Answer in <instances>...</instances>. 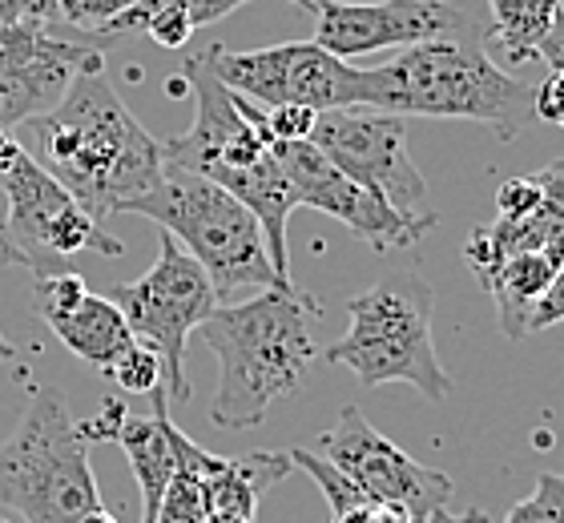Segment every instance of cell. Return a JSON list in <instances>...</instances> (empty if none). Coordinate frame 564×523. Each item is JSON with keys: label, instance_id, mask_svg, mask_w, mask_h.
<instances>
[{"label": "cell", "instance_id": "f546056e", "mask_svg": "<svg viewBox=\"0 0 564 523\" xmlns=\"http://www.w3.org/2000/svg\"><path fill=\"white\" fill-rule=\"evenodd\" d=\"M21 17L33 24L61 21V0H21Z\"/></svg>", "mask_w": 564, "mask_h": 523}, {"label": "cell", "instance_id": "6da1fadb", "mask_svg": "<svg viewBox=\"0 0 564 523\" xmlns=\"http://www.w3.org/2000/svg\"><path fill=\"white\" fill-rule=\"evenodd\" d=\"M33 129L36 162L69 189L97 221L130 214L165 174V150L130 113L101 57L85 65L48 113L24 121Z\"/></svg>", "mask_w": 564, "mask_h": 523}, {"label": "cell", "instance_id": "d6a6232c", "mask_svg": "<svg viewBox=\"0 0 564 523\" xmlns=\"http://www.w3.org/2000/svg\"><path fill=\"white\" fill-rule=\"evenodd\" d=\"M17 21H24L21 0H0V29H4V24H17Z\"/></svg>", "mask_w": 564, "mask_h": 523}, {"label": "cell", "instance_id": "5b68a950", "mask_svg": "<svg viewBox=\"0 0 564 523\" xmlns=\"http://www.w3.org/2000/svg\"><path fill=\"white\" fill-rule=\"evenodd\" d=\"M130 214L158 221V230L170 233L206 270L218 303H230L238 291L294 286L279 279L271 250H267V233L250 206L189 170L165 162L162 182L145 198L133 201Z\"/></svg>", "mask_w": 564, "mask_h": 523}, {"label": "cell", "instance_id": "cb8c5ba5", "mask_svg": "<svg viewBox=\"0 0 564 523\" xmlns=\"http://www.w3.org/2000/svg\"><path fill=\"white\" fill-rule=\"evenodd\" d=\"M505 523H564V476H536L529 500H520Z\"/></svg>", "mask_w": 564, "mask_h": 523}, {"label": "cell", "instance_id": "9a60e30c", "mask_svg": "<svg viewBox=\"0 0 564 523\" xmlns=\"http://www.w3.org/2000/svg\"><path fill=\"white\" fill-rule=\"evenodd\" d=\"M315 12V45L339 61L408 48L432 36L468 29V12L447 0H311Z\"/></svg>", "mask_w": 564, "mask_h": 523}, {"label": "cell", "instance_id": "4316f807", "mask_svg": "<svg viewBox=\"0 0 564 523\" xmlns=\"http://www.w3.org/2000/svg\"><path fill=\"white\" fill-rule=\"evenodd\" d=\"M532 113H536V121L564 126V73H549V77L532 89Z\"/></svg>", "mask_w": 564, "mask_h": 523}, {"label": "cell", "instance_id": "30bf717a", "mask_svg": "<svg viewBox=\"0 0 564 523\" xmlns=\"http://www.w3.org/2000/svg\"><path fill=\"white\" fill-rule=\"evenodd\" d=\"M214 73L230 94L271 109L303 105L315 113L359 105V65H347L315 41H286L271 48L230 53L214 45Z\"/></svg>", "mask_w": 564, "mask_h": 523}, {"label": "cell", "instance_id": "1f68e13d", "mask_svg": "<svg viewBox=\"0 0 564 523\" xmlns=\"http://www.w3.org/2000/svg\"><path fill=\"white\" fill-rule=\"evenodd\" d=\"M24 153V145L17 138H12L9 129H0V177L9 174L12 165H17V157Z\"/></svg>", "mask_w": 564, "mask_h": 523}, {"label": "cell", "instance_id": "3957f363", "mask_svg": "<svg viewBox=\"0 0 564 523\" xmlns=\"http://www.w3.org/2000/svg\"><path fill=\"white\" fill-rule=\"evenodd\" d=\"M359 105L400 117L476 121L500 141H517L536 121L532 89L484 53L476 24L408 45L383 65L364 69Z\"/></svg>", "mask_w": 564, "mask_h": 523}, {"label": "cell", "instance_id": "d590c367", "mask_svg": "<svg viewBox=\"0 0 564 523\" xmlns=\"http://www.w3.org/2000/svg\"><path fill=\"white\" fill-rule=\"evenodd\" d=\"M291 4H303V9H311V0H291Z\"/></svg>", "mask_w": 564, "mask_h": 523}, {"label": "cell", "instance_id": "f1b7e54d", "mask_svg": "<svg viewBox=\"0 0 564 523\" xmlns=\"http://www.w3.org/2000/svg\"><path fill=\"white\" fill-rule=\"evenodd\" d=\"M536 61H544L549 65V73H564V9L556 12L553 29L541 36V45H536V53H532Z\"/></svg>", "mask_w": 564, "mask_h": 523}, {"label": "cell", "instance_id": "ba28073f", "mask_svg": "<svg viewBox=\"0 0 564 523\" xmlns=\"http://www.w3.org/2000/svg\"><path fill=\"white\" fill-rule=\"evenodd\" d=\"M109 298L121 310V318L130 323L133 338L162 355L170 399L186 403V342L218 306V294H214L206 270L162 230L158 262L141 279L118 282Z\"/></svg>", "mask_w": 564, "mask_h": 523}, {"label": "cell", "instance_id": "4fadbf2b", "mask_svg": "<svg viewBox=\"0 0 564 523\" xmlns=\"http://www.w3.org/2000/svg\"><path fill=\"white\" fill-rule=\"evenodd\" d=\"M274 157L299 194V206H311L327 218L343 221L359 242H367L379 254L415 246L435 226V214H403L379 189L343 174L339 165L327 162L311 141H274Z\"/></svg>", "mask_w": 564, "mask_h": 523}, {"label": "cell", "instance_id": "d6986e66", "mask_svg": "<svg viewBox=\"0 0 564 523\" xmlns=\"http://www.w3.org/2000/svg\"><path fill=\"white\" fill-rule=\"evenodd\" d=\"M45 326L77 355V359L97 367V371H109V367L138 342L130 323H126L121 310L113 306V298H109V294H94V291L85 294L77 306H69L65 314L45 318Z\"/></svg>", "mask_w": 564, "mask_h": 523}, {"label": "cell", "instance_id": "7402d4cb", "mask_svg": "<svg viewBox=\"0 0 564 523\" xmlns=\"http://www.w3.org/2000/svg\"><path fill=\"white\" fill-rule=\"evenodd\" d=\"M109 379L121 386V391H130V395H150L158 386H165V367H162V355L145 342H133L126 355H121L113 367H109Z\"/></svg>", "mask_w": 564, "mask_h": 523}, {"label": "cell", "instance_id": "e0dca14e", "mask_svg": "<svg viewBox=\"0 0 564 523\" xmlns=\"http://www.w3.org/2000/svg\"><path fill=\"white\" fill-rule=\"evenodd\" d=\"M150 399H153V415L121 411L113 431H109V439L118 443L121 451H126V459H130L133 479H138L141 488V503H145L141 523L153 520L165 488H170V479L177 476V443H174L177 427L174 418H170V391L158 386V391H150Z\"/></svg>", "mask_w": 564, "mask_h": 523}, {"label": "cell", "instance_id": "2e32d148", "mask_svg": "<svg viewBox=\"0 0 564 523\" xmlns=\"http://www.w3.org/2000/svg\"><path fill=\"white\" fill-rule=\"evenodd\" d=\"M541 182V206L517 221L496 218L492 226H480L464 242V258L471 262L476 279L492 274L500 262L524 250H544V254L564 258V157L549 162L536 174Z\"/></svg>", "mask_w": 564, "mask_h": 523}, {"label": "cell", "instance_id": "9c48e42d", "mask_svg": "<svg viewBox=\"0 0 564 523\" xmlns=\"http://www.w3.org/2000/svg\"><path fill=\"white\" fill-rule=\"evenodd\" d=\"M9 198V238L33 279L73 270L69 262L85 250L101 258H121L126 246L24 150L9 174L0 177Z\"/></svg>", "mask_w": 564, "mask_h": 523}, {"label": "cell", "instance_id": "5bb4252c", "mask_svg": "<svg viewBox=\"0 0 564 523\" xmlns=\"http://www.w3.org/2000/svg\"><path fill=\"white\" fill-rule=\"evenodd\" d=\"M97 33L57 36L48 24L17 21L0 29V129H17L48 113L65 97L73 77L101 57Z\"/></svg>", "mask_w": 564, "mask_h": 523}, {"label": "cell", "instance_id": "8fae6325", "mask_svg": "<svg viewBox=\"0 0 564 523\" xmlns=\"http://www.w3.org/2000/svg\"><path fill=\"white\" fill-rule=\"evenodd\" d=\"M315 145L327 162H335L347 177L379 189L403 214H432L427 209V182L408 153V117L383 113L371 105H347L315 117L311 129Z\"/></svg>", "mask_w": 564, "mask_h": 523}, {"label": "cell", "instance_id": "7c38bea8", "mask_svg": "<svg viewBox=\"0 0 564 523\" xmlns=\"http://www.w3.org/2000/svg\"><path fill=\"white\" fill-rule=\"evenodd\" d=\"M318 455L335 464L367 500L388 503L412 523H432L452 500V479L444 471L415 464L412 455L383 439L359 407H343L335 427L318 439Z\"/></svg>", "mask_w": 564, "mask_h": 523}, {"label": "cell", "instance_id": "d4e9b609", "mask_svg": "<svg viewBox=\"0 0 564 523\" xmlns=\"http://www.w3.org/2000/svg\"><path fill=\"white\" fill-rule=\"evenodd\" d=\"M138 0H61V21L77 29V33H97L106 29L109 21H118L121 12L133 9ZM106 41V36H101Z\"/></svg>", "mask_w": 564, "mask_h": 523}, {"label": "cell", "instance_id": "ac0fdd59", "mask_svg": "<svg viewBox=\"0 0 564 523\" xmlns=\"http://www.w3.org/2000/svg\"><path fill=\"white\" fill-rule=\"evenodd\" d=\"M242 4H250V0H138L118 21H109L101 36L109 45L121 36H150L162 48H182L194 33L218 24Z\"/></svg>", "mask_w": 564, "mask_h": 523}, {"label": "cell", "instance_id": "44dd1931", "mask_svg": "<svg viewBox=\"0 0 564 523\" xmlns=\"http://www.w3.org/2000/svg\"><path fill=\"white\" fill-rule=\"evenodd\" d=\"M561 9L564 0H488V12H492L488 41H496L508 65H520L536 53Z\"/></svg>", "mask_w": 564, "mask_h": 523}, {"label": "cell", "instance_id": "836d02e7", "mask_svg": "<svg viewBox=\"0 0 564 523\" xmlns=\"http://www.w3.org/2000/svg\"><path fill=\"white\" fill-rule=\"evenodd\" d=\"M82 523H118V520H113V515H109L106 508H97V512H89V515H85Z\"/></svg>", "mask_w": 564, "mask_h": 523}, {"label": "cell", "instance_id": "ffe728a7", "mask_svg": "<svg viewBox=\"0 0 564 523\" xmlns=\"http://www.w3.org/2000/svg\"><path fill=\"white\" fill-rule=\"evenodd\" d=\"M564 258L544 254V250H524L512 254L508 262L484 274V291L496 298V314H500V330L508 338H529V318L532 306L541 303V294L549 291V282L556 279Z\"/></svg>", "mask_w": 564, "mask_h": 523}, {"label": "cell", "instance_id": "83f0119b", "mask_svg": "<svg viewBox=\"0 0 564 523\" xmlns=\"http://www.w3.org/2000/svg\"><path fill=\"white\" fill-rule=\"evenodd\" d=\"M564 323V262L556 270V279L549 282V291L541 294V303L532 306V318H529V335L536 330H549V326Z\"/></svg>", "mask_w": 564, "mask_h": 523}, {"label": "cell", "instance_id": "8992f818", "mask_svg": "<svg viewBox=\"0 0 564 523\" xmlns=\"http://www.w3.org/2000/svg\"><path fill=\"white\" fill-rule=\"evenodd\" d=\"M351 326L327 347L330 362L351 367L355 379L376 391L388 383H412L427 403L452 395V374L435 355L432 314L435 294L420 270H388L347 303Z\"/></svg>", "mask_w": 564, "mask_h": 523}, {"label": "cell", "instance_id": "52a82bcc", "mask_svg": "<svg viewBox=\"0 0 564 523\" xmlns=\"http://www.w3.org/2000/svg\"><path fill=\"white\" fill-rule=\"evenodd\" d=\"M0 503L24 523H82L106 508L89 439L57 386H33L17 431L0 443Z\"/></svg>", "mask_w": 564, "mask_h": 523}, {"label": "cell", "instance_id": "4dcf8cb0", "mask_svg": "<svg viewBox=\"0 0 564 523\" xmlns=\"http://www.w3.org/2000/svg\"><path fill=\"white\" fill-rule=\"evenodd\" d=\"M0 262L21 266V258H17V250H12V238H9V198H4V186H0Z\"/></svg>", "mask_w": 564, "mask_h": 523}, {"label": "cell", "instance_id": "e575fe53", "mask_svg": "<svg viewBox=\"0 0 564 523\" xmlns=\"http://www.w3.org/2000/svg\"><path fill=\"white\" fill-rule=\"evenodd\" d=\"M12 359H17V347H12L9 338L0 335V362H12Z\"/></svg>", "mask_w": 564, "mask_h": 523}, {"label": "cell", "instance_id": "603a6c76", "mask_svg": "<svg viewBox=\"0 0 564 523\" xmlns=\"http://www.w3.org/2000/svg\"><path fill=\"white\" fill-rule=\"evenodd\" d=\"M206 515H210V508H206L202 483L189 471H177L150 523H206Z\"/></svg>", "mask_w": 564, "mask_h": 523}, {"label": "cell", "instance_id": "277c9868", "mask_svg": "<svg viewBox=\"0 0 564 523\" xmlns=\"http://www.w3.org/2000/svg\"><path fill=\"white\" fill-rule=\"evenodd\" d=\"M189 94H194V126L177 138L162 141L165 162L177 170L206 177L226 194H235L267 233V250L279 279H291V250H286V221L299 209V194L274 157V138H267L254 121L235 105V94L214 73V45L206 53H189L182 61Z\"/></svg>", "mask_w": 564, "mask_h": 523}, {"label": "cell", "instance_id": "7a4b0ae2", "mask_svg": "<svg viewBox=\"0 0 564 523\" xmlns=\"http://www.w3.org/2000/svg\"><path fill=\"white\" fill-rule=\"evenodd\" d=\"M323 306L299 286H271L250 303H218L198 326L218 355L223 379L210 418L218 431L259 427L279 399H291L315 367V318Z\"/></svg>", "mask_w": 564, "mask_h": 523}, {"label": "cell", "instance_id": "484cf974", "mask_svg": "<svg viewBox=\"0 0 564 523\" xmlns=\"http://www.w3.org/2000/svg\"><path fill=\"white\" fill-rule=\"evenodd\" d=\"M536 206H541V182H536V174L508 177V182H500V189H496V209H500L505 221L524 218V214H532Z\"/></svg>", "mask_w": 564, "mask_h": 523}]
</instances>
